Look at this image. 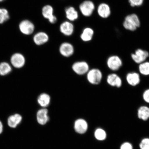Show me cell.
I'll return each instance as SVG.
<instances>
[{
    "mask_svg": "<svg viewBox=\"0 0 149 149\" xmlns=\"http://www.w3.org/2000/svg\"><path fill=\"white\" fill-rule=\"evenodd\" d=\"M19 31L23 34L31 35L34 32L35 27L34 24L29 20H22L19 25Z\"/></svg>",
    "mask_w": 149,
    "mask_h": 149,
    "instance_id": "277c9868",
    "label": "cell"
},
{
    "mask_svg": "<svg viewBox=\"0 0 149 149\" xmlns=\"http://www.w3.org/2000/svg\"><path fill=\"white\" fill-rule=\"evenodd\" d=\"M51 100V97L49 95L43 93L40 94L38 97L37 102L41 107L45 108L49 105Z\"/></svg>",
    "mask_w": 149,
    "mask_h": 149,
    "instance_id": "ac0fdd59",
    "label": "cell"
},
{
    "mask_svg": "<svg viewBox=\"0 0 149 149\" xmlns=\"http://www.w3.org/2000/svg\"><path fill=\"white\" fill-rule=\"evenodd\" d=\"M94 31L90 28H86L84 29L83 32L81 35V38L84 42H89L92 40Z\"/></svg>",
    "mask_w": 149,
    "mask_h": 149,
    "instance_id": "44dd1931",
    "label": "cell"
},
{
    "mask_svg": "<svg viewBox=\"0 0 149 149\" xmlns=\"http://www.w3.org/2000/svg\"><path fill=\"white\" fill-rule=\"evenodd\" d=\"M5 1V0H0V3L3 2Z\"/></svg>",
    "mask_w": 149,
    "mask_h": 149,
    "instance_id": "1f68e13d",
    "label": "cell"
},
{
    "mask_svg": "<svg viewBox=\"0 0 149 149\" xmlns=\"http://www.w3.org/2000/svg\"><path fill=\"white\" fill-rule=\"evenodd\" d=\"M107 64L110 70L113 71H116L122 66L123 62L122 59L118 56L113 55L108 58Z\"/></svg>",
    "mask_w": 149,
    "mask_h": 149,
    "instance_id": "3957f363",
    "label": "cell"
},
{
    "mask_svg": "<svg viewBox=\"0 0 149 149\" xmlns=\"http://www.w3.org/2000/svg\"><path fill=\"white\" fill-rule=\"evenodd\" d=\"M74 127L77 133L83 134L86 132L88 125L86 121L83 119H79L74 123Z\"/></svg>",
    "mask_w": 149,
    "mask_h": 149,
    "instance_id": "4fadbf2b",
    "label": "cell"
},
{
    "mask_svg": "<svg viewBox=\"0 0 149 149\" xmlns=\"http://www.w3.org/2000/svg\"><path fill=\"white\" fill-rule=\"evenodd\" d=\"M47 33L44 32H39L35 34L33 37V42L37 45H41L45 44L49 40Z\"/></svg>",
    "mask_w": 149,
    "mask_h": 149,
    "instance_id": "2e32d148",
    "label": "cell"
},
{
    "mask_svg": "<svg viewBox=\"0 0 149 149\" xmlns=\"http://www.w3.org/2000/svg\"><path fill=\"white\" fill-rule=\"evenodd\" d=\"M98 13L99 15L103 18H107L109 17L111 14L109 7L106 3H102L99 6Z\"/></svg>",
    "mask_w": 149,
    "mask_h": 149,
    "instance_id": "ffe728a7",
    "label": "cell"
},
{
    "mask_svg": "<svg viewBox=\"0 0 149 149\" xmlns=\"http://www.w3.org/2000/svg\"><path fill=\"white\" fill-rule=\"evenodd\" d=\"M107 84L111 86L120 88L122 85V80L118 74L113 73L109 74L107 77Z\"/></svg>",
    "mask_w": 149,
    "mask_h": 149,
    "instance_id": "30bf717a",
    "label": "cell"
},
{
    "mask_svg": "<svg viewBox=\"0 0 149 149\" xmlns=\"http://www.w3.org/2000/svg\"><path fill=\"white\" fill-rule=\"evenodd\" d=\"M25 57L20 53H15L13 54L10 58V62L12 66L16 68H20L25 64Z\"/></svg>",
    "mask_w": 149,
    "mask_h": 149,
    "instance_id": "9c48e42d",
    "label": "cell"
},
{
    "mask_svg": "<svg viewBox=\"0 0 149 149\" xmlns=\"http://www.w3.org/2000/svg\"><path fill=\"white\" fill-rule=\"evenodd\" d=\"M144 0H129L130 5L132 7L139 6L142 5Z\"/></svg>",
    "mask_w": 149,
    "mask_h": 149,
    "instance_id": "83f0119b",
    "label": "cell"
},
{
    "mask_svg": "<svg viewBox=\"0 0 149 149\" xmlns=\"http://www.w3.org/2000/svg\"><path fill=\"white\" fill-rule=\"evenodd\" d=\"M12 68L8 63L3 62L0 63V75L4 76L12 72Z\"/></svg>",
    "mask_w": 149,
    "mask_h": 149,
    "instance_id": "603a6c76",
    "label": "cell"
},
{
    "mask_svg": "<svg viewBox=\"0 0 149 149\" xmlns=\"http://www.w3.org/2000/svg\"><path fill=\"white\" fill-rule=\"evenodd\" d=\"M138 116L139 119L146 121L149 118V107L146 106H141L138 110Z\"/></svg>",
    "mask_w": 149,
    "mask_h": 149,
    "instance_id": "7402d4cb",
    "label": "cell"
},
{
    "mask_svg": "<svg viewBox=\"0 0 149 149\" xmlns=\"http://www.w3.org/2000/svg\"><path fill=\"white\" fill-rule=\"evenodd\" d=\"M72 69L76 74L83 75L88 72L89 68L88 63L86 61H77L72 65Z\"/></svg>",
    "mask_w": 149,
    "mask_h": 149,
    "instance_id": "8992f818",
    "label": "cell"
},
{
    "mask_svg": "<svg viewBox=\"0 0 149 149\" xmlns=\"http://www.w3.org/2000/svg\"><path fill=\"white\" fill-rule=\"evenodd\" d=\"M79 8L81 14L84 16L88 17L92 14L95 9V5L92 1H86L80 4Z\"/></svg>",
    "mask_w": 149,
    "mask_h": 149,
    "instance_id": "52a82bcc",
    "label": "cell"
},
{
    "mask_svg": "<svg viewBox=\"0 0 149 149\" xmlns=\"http://www.w3.org/2000/svg\"><path fill=\"white\" fill-rule=\"evenodd\" d=\"M10 16L7 9L0 8V24L5 23L9 19Z\"/></svg>",
    "mask_w": 149,
    "mask_h": 149,
    "instance_id": "cb8c5ba5",
    "label": "cell"
},
{
    "mask_svg": "<svg viewBox=\"0 0 149 149\" xmlns=\"http://www.w3.org/2000/svg\"><path fill=\"white\" fill-rule=\"evenodd\" d=\"M139 71L143 75H149V62L145 61L139 64Z\"/></svg>",
    "mask_w": 149,
    "mask_h": 149,
    "instance_id": "d4e9b609",
    "label": "cell"
},
{
    "mask_svg": "<svg viewBox=\"0 0 149 149\" xmlns=\"http://www.w3.org/2000/svg\"><path fill=\"white\" fill-rule=\"evenodd\" d=\"M22 117L19 114L16 113L11 115L8 119V124L10 127L13 128H16L21 122Z\"/></svg>",
    "mask_w": 149,
    "mask_h": 149,
    "instance_id": "e0dca14e",
    "label": "cell"
},
{
    "mask_svg": "<svg viewBox=\"0 0 149 149\" xmlns=\"http://www.w3.org/2000/svg\"><path fill=\"white\" fill-rule=\"evenodd\" d=\"M126 80L127 83L132 86H136L141 82L139 74L135 72H130L126 74Z\"/></svg>",
    "mask_w": 149,
    "mask_h": 149,
    "instance_id": "7c38bea8",
    "label": "cell"
},
{
    "mask_svg": "<svg viewBox=\"0 0 149 149\" xmlns=\"http://www.w3.org/2000/svg\"><path fill=\"white\" fill-rule=\"evenodd\" d=\"M61 54L65 57H69L73 55L74 49L72 45L68 42H63L59 47Z\"/></svg>",
    "mask_w": 149,
    "mask_h": 149,
    "instance_id": "8fae6325",
    "label": "cell"
},
{
    "mask_svg": "<svg viewBox=\"0 0 149 149\" xmlns=\"http://www.w3.org/2000/svg\"><path fill=\"white\" fill-rule=\"evenodd\" d=\"M49 119L48 111L46 108L41 109L37 112V120L39 124L44 125L47 123Z\"/></svg>",
    "mask_w": 149,
    "mask_h": 149,
    "instance_id": "9a60e30c",
    "label": "cell"
},
{
    "mask_svg": "<svg viewBox=\"0 0 149 149\" xmlns=\"http://www.w3.org/2000/svg\"><path fill=\"white\" fill-rule=\"evenodd\" d=\"M103 75L101 71L97 68H93L87 73V79L89 83L97 85L101 83Z\"/></svg>",
    "mask_w": 149,
    "mask_h": 149,
    "instance_id": "6da1fadb",
    "label": "cell"
},
{
    "mask_svg": "<svg viewBox=\"0 0 149 149\" xmlns=\"http://www.w3.org/2000/svg\"><path fill=\"white\" fill-rule=\"evenodd\" d=\"M42 14L51 24H55L57 21L56 17L54 15L53 7L51 5L45 6L42 9Z\"/></svg>",
    "mask_w": 149,
    "mask_h": 149,
    "instance_id": "ba28073f",
    "label": "cell"
},
{
    "mask_svg": "<svg viewBox=\"0 0 149 149\" xmlns=\"http://www.w3.org/2000/svg\"><path fill=\"white\" fill-rule=\"evenodd\" d=\"M94 136L95 138L99 141H103L107 137L106 132L102 128H99L95 132Z\"/></svg>",
    "mask_w": 149,
    "mask_h": 149,
    "instance_id": "484cf974",
    "label": "cell"
},
{
    "mask_svg": "<svg viewBox=\"0 0 149 149\" xmlns=\"http://www.w3.org/2000/svg\"><path fill=\"white\" fill-rule=\"evenodd\" d=\"M131 56L132 60L136 64H139L146 61L149 57V53L146 50L138 49L134 53L132 54Z\"/></svg>",
    "mask_w": 149,
    "mask_h": 149,
    "instance_id": "5b68a950",
    "label": "cell"
},
{
    "mask_svg": "<svg viewBox=\"0 0 149 149\" xmlns=\"http://www.w3.org/2000/svg\"><path fill=\"white\" fill-rule=\"evenodd\" d=\"M140 25L138 17L135 14H132L127 16L125 20L123 26L127 29L134 31Z\"/></svg>",
    "mask_w": 149,
    "mask_h": 149,
    "instance_id": "7a4b0ae2",
    "label": "cell"
},
{
    "mask_svg": "<svg viewBox=\"0 0 149 149\" xmlns=\"http://www.w3.org/2000/svg\"><path fill=\"white\" fill-rule=\"evenodd\" d=\"M143 100L147 103L149 104V88L146 89L143 94Z\"/></svg>",
    "mask_w": 149,
    "mask_h": 149,
    "instance_id": "f1b7e54d",
    "label": "cell"
},
{
    "mask_svg": "<svg viewBox=\"0 0 149 149\" xmlns=\"http://www.w3.org/2000/svg\"><path fill=\"white\" fill-rule=\"evenodd\" d=\"M61 32L65 36H70L73 33L74 26L72 23L69 21L63 22L60 26Z\"/></svg>",
    "mask_w": 149,
    "mask_h": 149,
    "instance_id": "5bb4252c",
    "label": "cell"
},
{
    "mask_svg": "<svg viewBox=\"0 0 149 149\" xmlns=\"http://www.w3.org/2000/svg\"><path fill=\"white\" fill-rule=\"evenodd\" d=\"M3 131V125L1 122L0 121V134H1Z\"/></svg>",
    "mask_w": 149,
    "mask_h": 149,
    "instance_id": "4dcf8cb0",
    "label": "cell"
},
{
    "mask_svg": "<svg viewBox=\"0 0 149 149\" xmlns=\"http://www.w3.org/2000/svg\"><path fill=\"white\" fill-rule=\"evenodd\" d=\"M65 12L66 18L70 21H74L79 17V14L73 7H68L66 9Z\"/></svg>",
    "mask_w": 149,
    "mask_h": 149,
    "instance_id": "d6986e66",
    "label": "cell"
},
{
    "mask_svg": "<svg viewBox=\"0 0 149 149\" xmlns=\"http://www.w3.org/2000/svg\"><path fill=\"white\" fill-rule=\"evenodd\" d=\"M141 149H149V138L143 139L139 144Z\"/></svg>",
    "mask_w": 149,
    "mask_h": 149,
    "instance_id": "4316f807",
    "label": "cell"
},
{
    "mask_svg": "<svg viewBox=\"0 0 149 149\" xmlns=\"http://www.w3.org/2000/svg\"><path fill=\"white\" fill-rule=\"evenodd\" d=\"M120 149H133V147L130 143L127 142L121 145Z\"/></svg>",
    "mask_w": 149,
    "mask_h": 149,
    "instance_id": "f546056e",
    "label": "cell"
}]
</instances>
